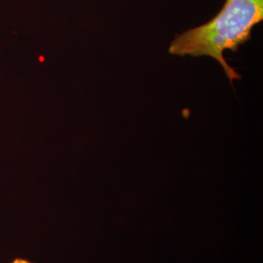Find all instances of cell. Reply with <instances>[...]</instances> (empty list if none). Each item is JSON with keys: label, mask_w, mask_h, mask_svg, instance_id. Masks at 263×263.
Returning a JSON list of instances; mask_svg holds the SVG:
<instances>
[{"label": "cell", "mask_w": 263, "mask_h": 263, "mask_svg": "<svg viewBox=\"0 0 263 263\" xmlns=\"http://www.w3.org/2000/svg\"><path fill=\"white\" fill-rule=\"evenodd\" d=\"M262 21L263 0H226L216 17L177 35L170 45L169 53L175 56L213 58L222 66L232 84L241 76L228 65L223 52H237L251 39L253 28Z\"/></svg>", "instance_id": "obj_1"}, {"label": "cell", "mask_w": 263, "mask_h": 263, "mask_svg": "<svg viewBox=\"0 0 263 263\" xmlns=\"http://www.w3.org/2000/svg\"><path fill=\"white\" fill-rule=\"evenodd\" d=\"M12 263H33L30 262V261H28L27 259H23V258H17V259H15L14 261Z\"/></svg>", "instance_id": "obj_2"}]
</instances>
